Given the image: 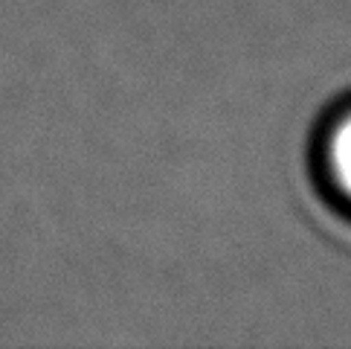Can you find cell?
<instances>
[{"label":"cell","instance_id":"6da1fadb","mask_svg":"<svg viewBox=\"0 0 351 349\" xmlns=\"http://www.w3.org/2000/svg\"><path fill=\"white\" fill-rule=\"evenodd\" d=\"M302 186L325 230L351 245V85L331 93L308 122Z\"/></svg>","mask_w":351,"mask_h":349}]
</instances>
